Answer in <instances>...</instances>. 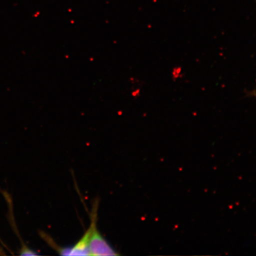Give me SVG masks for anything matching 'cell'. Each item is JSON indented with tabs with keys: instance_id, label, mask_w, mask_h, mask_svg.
<instances>
[{
	"instance_id": "3",
	"label": "cell",
	"mask_w": 256,
	"mask_h": 256,
	"mask_svg": "<svg viewBox=\"0 0 256 256\" xmlns=\"http://www.w3.org/2000/svg\"><path fill=\"white\" fill-rule=\"evenodd\" d=\"M182 73V68L180 66H176L172 70V78L174 80H178L180 78Z\"/></svg>"
},
{
	"instance_id": "1",
	"label": "cell",
	"mask_w": 256,
	"mask_h": 256,
	"mask_svg": "<svg viewBox=\"0 0 256 256\" xmlns=\"http://www.w3.org/2000/svg\"><path fill=\"white\" fill-rule=\"evenodd\" d=\"M98 202H96L91 212V223L89 229V249L90 256H118V252L112 247L98 231L97 226Z\"/></svg>"
},
{
	"instance_id": "2",
	"label": "cell",
	"mask_w": 256,
	"mask_h": 256,
	"mask_svg": "<svg viewBox=\"0 0 256 256\" xmlns=\"http://www.w3.org/2000/svg\"><path fill=\"white\" fill-rule=\"evenodd\" d=\"M89 229L75 245L70 247V256H90L89 249Z\"/></svg>"
}]
</instances>
